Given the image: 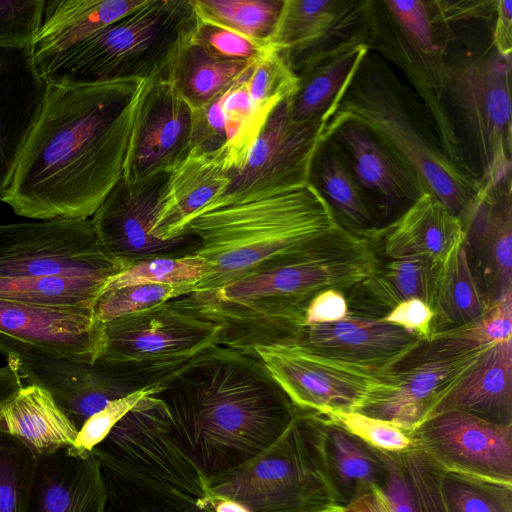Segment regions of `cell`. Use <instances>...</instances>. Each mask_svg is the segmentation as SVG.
<instances>
[{"label":"cell","instance_id":"bcb514c9","mask_svg":"<svg viewBox=\"0 0 512 512\" xmlns=\"http://www.w3.org/2000/svg\"><path fill=\"white\" fill-rule=\"evenodd\" d=\"M443 489L451 512H512V485L446 471Z\"/></svg>","mask_w":512,"mask_h":512},{"label":"cell","instance_id":"30bf717a","mask_svg":"<svg viewBox=\"0 0 512 512\" xmlns=\"http://www.w3.org/2000/svg\"><path fill=\"white\" fill-rule=\"evenodd\" d=\"M220 327L171 301L103 324L96 360L141 387L218 343Z\"/></svg>","mask_w":512,"mask_h":512},{"label":"cell","instance_id":"603a6c76","mask_svg":"<svg viewBox=\"0 0 512 512\" xmlns=\"http://www.w3.org/2000/svg\"><path fill=\"white\" fill-rule=\"evenodd\" d=\"M490 346L455 355L407 357L392 376L391 390L360 412L412 432Z\"/></svg>","mask_w":512,"mask_h":512},{"label":"cell","instance_id":"ffe728a7","mask_svg":"<svg viewBox=\"0 0 512 512\" xmlns=\"http://www.w3.org/2000/svg\"><path fill=\"white\" fill-rule=\"evenodd\" d=\"M422 342L381 319L349 314L333 323L301 325L279 343L292 345L324 360L389 378Z\"/></svg>","mask_w":512,"mask_h":512},{"label":"cell","instance_id":"6f0895ef","mask_svg":"<svg viewBox=\"0 0 512 512\" xmlns=\"http://www.w3.org/2000/svg\"><path fill=\"white\" fill-rule=\"evenodd\" d=\"M349 314L344 291L328 288L318 292L309 302L304 314V325L333 323L345 319Z\"/></svg>","mask_w":512,"mask_h":512},{"label":"cell","instance_id":"9f6ffc18","mask_svg":"<svg viewBox=\"0 0 512 512\" xmlns=\"http://www.w3.org/2000/svg\"><path fill=\"white\" fill-rule=\"evenodd\" d=\"M386 474L379 488L390 512H416L414 500L394 453L381 451Z\"/></svg>","mask_w":512,"mask_h":512},{"label":"cell","instance_id":"277c9868","mask_svg":"<svg viewBox=\"0 0 512 512\" xmlns=\"http://www.w3.org/2000/svg\"><path fill=\"white\" fill-rule=\"evenodd\" d=\"M183 231L198 238L199 246L191 255L209 268L192 292L211 290L316 253L354 234L309 183L260 199L201 210Z\"/></svg>","mask_w":512,"mask_h":512},{"label":"cell","instance_id":"6da1fadb","mask_svg":"<svg viewBox=\"0 0 512 512\" xmlns=\"http://www.w3.org/2000/svg\"><path fill=\"white\" fill-rule=\"evenodd\" d=\"M142 81L47 83L40 115L1 201L30 219H90L123 175Z\"/></svg>","mask_w":512,"mask_h":512},{"label":"cell","instance_id":"ac0fdd59","mask_svg":"<svg viewBox=\"0 0 512 512\" xmlns=\"http://www.w3.org/2000/svg\"><path fill=\"white\" fill-rule=\"evenodd\" d=\"M409 434L413 444L446 471L512 485V424L448 411L430 417Z\"/></svg>","mask_w":512,"mask_h":512},{"label":"cell","instance_id":"681fc988","mask_svg":"<svg viewBox=\"0 0 512 512\" xmlns=\"http://www.w3.org/2000/svg\"><path fill=\"white\" fill-rule=\"evenodd\" d=\"M189 41L219 59L232 61H259L274 49L270 43L250 39L199 16Z\"/></svg>","mask_w":512,"mask_h":512},{"label":"cell","instance_id":"7402d4cb","mask_svg":"<svg viewBox=\"0 0 512 512\" xmlns=\"http://www.w3.org/2000/svg\"><path fill=\"white\" fill-rule=\"evenodd\" d=\"M369 4L370 0H284L270 43L296 75L317 54L364 37Z\"/></svg>","mask_w":512,"mask_h":512},{"label":"cell","instance_id":"6125c7cd","mask_svg":"<svg viewBox=\"0 0 512 512\" xmlns=\"http://www.w3.org/2000/svg\"><path fill=\"white\" fill-rule=\"evenodd\" d=\"M339 512V511H338Z\"/></svg>","mask_w":512,"mask_h":512},{"label":"cell","instance_id":"836d02e7","mask_svg":"<svg viewBox=\"0 0 512 512\" xmlns=\"http://www.w3.org/2000/svg\"><path fill=\"white\" fill-rule=\"evenodd\" d=\"M256 62L219 59L187 39L172 59L166 78L192 109H198L246 82Z\"/></svg>","mask_w":512,"mask_h":512},{"label":"cell","instance_id":"9a60e30c","mask_svg":"<svg viewBox=\"0 0 512 512\" xmlns=\"http://www.w3.org/2000/svg\"><path fill=\"white\" fill-rule=\"evenodd\" d=\"M169 173H155L137 182L121 177L109 191L90 218L108 257L128 267L155 257H184L198 248V238L187 231L169 240L153 235Z\"/></svg>","mask_w":512,"mask_h":512},{"label":"cell","instance_id":"5bb4252c","mask_svg":"<svg viewBox=\"0 0 512 512\" xmlns=\"http://www.w3.org/2000/svg\"><path fill=\"white\" fill-rule=\"evenodd\" d=\"M92 451L185 494L209 500L207 480L173 442L166 407L155 392L139 399Z\"/></svg>","mask_w":512,"mask_h":512},{"label":"cell","instance_id":"680465c9","mask_svg":"<svg viewBox=\"0 0 512 512\" xmlns=\"http://www.w3.org/2000/svg\"><path fill=\"white\" fill-rule=\"evenodd\" d=\"M492 42L499 53L511 57L512 51V1L497 0L492 25Z\"/></svg>","mask_w":512,"mask_h":512},{"label":"cell","instance_id":"1f68e13d","mask_svg":"<svg viewBox=\"0 0 512 512\" xmlns=\"http://www.w3.org/2000/svg\"><path fill=\"white\" fill-rule=\"evenodd\" d=\"M0 432L18 440L38 459L71 447L78 429L49 392L29 384L0 408Z\"/></svg>","mask_w":512,"mask_h":512},{"label":"cell","instance_id":"8992f818","mask_svg":"<svg viewBox=\"0 0 512 512\" xmlns=\"http://www.w3.org/2000/svg\"><path fill=\"white\" fill-rule=\"evenodd\" d=\"M296 407V406H295ZM327 418L296 407L286 430L256 457L207 480L209 500L243 512H338L327 456Z\"/></svg>","mask_w":512,"mask_h":512},{"label":"cell","instance_id":"4dcf8cb0","mask_svg":"<svg viewBox=\"0 0 512 512\" xmlns=\"http://www.w3.org/2000/svg\"><path fill=\"white\" fill-rule=\"evenodd\" d=\"M379 239L389 259L417 257L440 265L462 244L463 230L460 219L426 192Z\"/></svg>","mask_w":512,"mask_h":512},{"label":"cell","instance_id":"ee69618b","mask_svg":"<svg viewBox=\"0 0 512 512\" xmlns=\"http://www.w3.org/2000/svg\"><path fill=\"white\" fill-rule=\"evenodd\" d=\"M37 458L0 432V512H28Z\"/></svg>","mask_w":512,"mask_h":512},{"label":"cell","instance_id":"ba28073f","mask_svg":"<svg viewBox=\"0 0 512 512\" xmlns=\"http://www.w3.org/2000/svg\"><path fill=\"white\" fill-rule=\"evenodd\" d=\"M196 21L191 0H145L76 45L42 78L81 87L166 77Z\"/></svg>","mask_w":512,"mask_h":512},{"label":"cell","instance_id":"f907efd6","mask_svg":"<svg viewBox=\"0 0 512 512\" xmlns=\"http://www.w3.org/2000/svg\"><path fill=\"white\" fill-rule=\"evenodd\" d=\"M45 5L46 0H0V49H30Z\"/></svg>","mask_w":512,"mask_h":512},{"label":"cell","instance_id":"4fadbf2b","mask_svg":"<svg viewBox=\"0 0 512 512\" xmlns=\"http://www.w3.org/2000/svg\"><path fill=\"white\" fill-rule=\"evenodd\" d=\"M254 353L294 406L326 418L360 412L393 386V375L386 378L337 364L284 343L257 346Z\"/></svg>","mask_w":512,"mask_h":512},{"label":"cell","instance_id":"91938a15","mask_svg":"<svg viewBox=\"0 0 512 512\" xmlns=\"http://www.w3.org/2000/svg\"><path fill=\"white\" fill-rule=\"evenodd\" d=\"M339 512H390V510L379 488H374L347 503Z\"/></svg>","mask_w":512,"mask_h":512},{"label":"cell","instance_id":"ab89813d","mask_svg":"<svg viewBox=\"0 0 512 512\" xmlns=\"http://www.w3.org/2000/svg\"><path fill=\"white\" fill-rule=\"evenodd\" d=\"M512 332V293L488 307L476 321L434 334L412 353L416 357L455 355L504 342Z\"/></svg>","mask_w":512,"mask_h":512},{"label":"cell","instance_id":"4316f807","mask_svg":"<svg viewBox=\"0 0 512 512\" xmlns=\"http://www.w3.org/2000/svg\"><path fill=\"white\" fill-rule=\"evenodd\" d=\"M145 0H46L31 55L41 77L71 49Z\"/></svg>","mask_w":512,"mask_h":512},{"label":"cell","instance_id":"f546056e","mask_svg":"<svg viewBox=\"0 0 512 512\" xmlns=\"http://www.w3.org/2000/svg\"><path fill=\"white\" fill-rule=\"evenodd\" d=\"M228 183L223 151L213 154L191 152L169 173L153 235L160 240L180 235L186 222L216 199Z\"/></svg>","mask_w":512,"mask_h":512},{"label":"cell","instance_id":"d6986e66","mask_svg":"<svg viewBox=\"0 0 512 512\" xmlns=\"http://www.w3.org/2000/svg\"><path fill=\"white\" fill-rule=\"evenodd\" d=\"M193 109L165 76L141 82L122 177L171 171L191 152Z\"/></svg>","mask_w":512,"mask_h":512},{"label":"cell","instance_id":"e0dca14e","mask_svg":"<svg viewBox=\"0 0 512 512\" xmlns=\"http://www.w3.org/2000/svg\"><path fill=\"white\" fill-rule=\"evenodd\" d=\"M0 353L20 378L45 389L78 431L109 402L142 388L102 362L56 356L0 334Z\"/></svg>","mask_w":512,"mask_h":512},{"label":"cell","instance_id":"f1b7e54d","mask_svg":"<svg viewBox=\"0 0 512 512\" xmlns=\"http://www.w3.org/2000/svg\"><path fill=\"white\" fill-rule=\"evenodd\" d=\"M368 52L364 37L356 36L311 58L296 74L289 96L291 118L325 126Z\"/></svg>","mask_w":512,"mask_h":512},{"label":"cell","instance_id":"d6a6232c","mask_svg":"<svg viewBox=\"0 0 512 512\" xmlns=\"http://www.w3.org/2000/svg\"><path fill=\"white\" fill-rule=\"evenodd\" d=\"M438 267L417 257L381 263L370 277L344 292L350 314L381 319L410 298H419L429 305Z\"/></svg>","mask_w":512,"mask_h":512},{"label":"cell","instance_id":"52a82bcc","mask_svg":"<svg viewBox=\"0 0 512 512\" xmlns=\"http://www.w3.org/2000/svg\"><path fill=\"white\" fill-rule=\"evenodd\" d=\"M494 15L456 24L445 62L447 109L473 153L481 186L512 168V59L493 45Z\"/></svg>","mask_w":512,"mask_h":512},{"label":"cell","instance_id":"60d3db41","mask_svg":"<svg viewBox=\"0 0 512 512\" xmlns=\"http://www.w3.org/2000/svg\"><path fill=\"white\" fill-rule=\"evenodd\" d=\"M191 1L200 18L263 43H270L284 5V0Z\"/></svg>","mask_w":512,"mask_h":512},{"label":"cell","instance_id":"11a10c76","mask_svg":"<svg viewBox=\"0 0 512 512\" xmlns=\"http://www.w3.org/2000/svg\"><path fill=\"white\" fill-rule=\"evenodd\" d=\"M433 319L432 309L419 298H410L398 303L381 318L382 321L399 327L422 341H428L432 337Z\"/></svg>","mask_w":512,"mask_h":512},{"label":"cell","instance_id":"cb8c5ba5","mask_svg":"<svg viewBox=\"0 0 512 512\" xmlns=\"http://www.w3.org/2000/svg\"><path fill=\"white\" fill-rule=\"evenodd\" d=\"M103 324L90 310L0 298V334L56 356L94 362L102 343Z\"/></svg>","mask_w":512,"mask_h":512},{"label":"cell","instance_id":"d590c367","mask_svg":"<svg viewBox=\"0 0 512 512\" xmlns=\"http://www.w3.org/2000/svg\"><path fill=\"white\" fill-rule=\"evenodd\" d=\"M97 457L107 490L105 512H216L211 502Z\"/></svg>","mask_w":512,"mask_h":512},{"label":"cell","instance_id":"f5cc1de1","mask_svg":"<svg viewBox=\"0 0 512 512\" xmlns=\"http://www.w3.org/2000/svg\"><path fill=\"white\" fill-rule=\"evenodd\" d=\"M158 384L142 388L126 397L109 402L92 415L78 431L74 444L68 450L74 454L91 452L110 431L112 426L143 396L156 392Z\"/></svg>","mask_w":512,"mask_h":512},{"label":"cell","instance_id":"816d5d0a","mask_svg":"<svg viewBox=\"0 0 512 512\" xmlns=\"http://www.w3.org/2000/svg\"><path fill=\"white\" fill-rule=\"evenodd\" d=\"M327 419L383 452L401 453L413 446L409 432L361 412L336 413Z\"/></svg>","mask_w":512,"mask_h":512},{"label":"cell","instance_id":"db71d44e","mask_svg":"<svg viewBox=\"0 0 512 512\" xmlns=\"http://www.w3.org/2000/svg\"><path fill=\"white\" fill-rule=\"evenodd\" d=\"M224 95L201 108L193 109L191 152L213 154L223 151L226 145L222 111Z\"/></svg>","mask_w":512,"mask_h":512},{"label":"cell","instance_id":"7bdbcfd3","mask_svg":"<svg viewBox=\"0 0 512 512\" xmlns=\"http://www.w3.org/2000/svg\"><path fill=\"white\" fill-rule=\"evenodd\" d=\"M222 111L226 130L223 154L229 173L242 165L265 120L257 114L246 82L233 86L225 93Z\"/></svg>","mask_w":512,"mask_h":512},{"label":"cell","instance_id":"b9f144b4","mask_svg":"<svg viewBox=\"0 0 512 512\" xmlns=\"http://www.w3.org/2000/svg\"><path fill=\"white\" fill-rule=\"evenodd\" d=\"M208 265L194 255L155 257L137 261L113 276L104 289L138 284H164L187 287L193 291L208 273Z\"/></svg>","mask_w":512,"mask_h":512},{"label":"cell","instance_id":"f35d334b","mask_svg":"<svg viewBox=\"0 0 512 512\" xmlns=\"http://www.w3.org/2000/svg\"><path fill=\"white\" fill-rule=\"evenodd\" d=\"M108 281L83 275L0 279V298L45 307L93 311Z\"/></svg>","mask_w":512,"mask_h":512},{"label":"cell","instance_id":"f6af8a7d","mask_svg":"<svg viewBox=\"0 0 512 512\" xmlns=\"http://www.w3.org/2000/svg\"><path fill=\"white\" fill-rule=\"evenodd\" d=\"M394 454L410 488L416 512H451L443 489L446 470L414 444Z\"/></svg>","mask_w":512,"mask_h":512},{"label":"cell","instance_id":"94428289","mask_svg":"<svg viewBox=\"0 0 512 512\" xmlns=\"http://www.w3.org/2000/svg\"><path fill=\"white\" fill-rule=\"evenodd\" d=\"M22 388L21 378L9 365L0 367V408Z\"/></svg>","mask_w":512,"mask_h":512},{"label":"cell","instance_id":"3957f363","mask_svg":"<svg viewBox=\"0 0 512 512\" xmlns=\"http://www.w3.org/2000/svg\"><path fill=\"white\" fill-rule=\"evenodd\" d=\"M380 264L373 242L353 234L316 253L171 302L219 326L218 345L255 354V347L279 343L304 325L305 310L318 292H346Z\"/></svg>","mask_w":512,"mask_h":512},{"label":"cell","instance_id":"7a4b0ae2","mask_svg":"<svg viewBox=\"0 0 512 512\" xmlns=\"http://www.w3.org/2000/svg\"><path fill=\"white\" fill-rule=\"evenodd\" d=\"M157 384L173 442L206 479L256 457L296 411L255 354L218 344Z\"/></svg>","mask_w":512,"mask_h":512},{"label":"cell","instance_id":"484cf974","mask_svg":"<svg viewBox=\"0 0 512 512\" xmlns=\"http://www.w3.org/2000/svg\"><path fill=\"white\" fill-rule=\"evenodd\" d=\"M107 490L93 451L68 448L37 459L28 512H105Z\"/></svg>","mask_w":512,"mask_h":512},{"label":"cell","instance_id":"44dd1931","mask_svg":"<svg viewBox=\"0 0 512 512\" xmlns=\"http://www.w3.org/2000/svg\"><path fill=\"white\" fill-rule=\"evenodd\" d=\"M460 221L469 269L491 306L512 293L511 174L483 185Z\"/></svg>","mask_w":512,"mask_h":512},{"label":"cell","instance_id":"d4e9b609","mask_svg":"<svg viewBox=\"0 0 512 512\" xmlns=\"http://www.w3.org/2000/svg\"><path fill=\"white\" fill-rule=\"evenodd\" d=\"M46 90L29 48L0 49V201L38 120Z\"/></svg>","mask_w":512,"mask_h":512},{"label":"cell","instance_id":"c3c4849f","mask_svg":"<svg viewBox=\"0 0 512 512\" xmlns=\"http://www.w3.org/2000/svg\"><path fill=\"white\" fill-rule=\"evenodd\" d=\"M296 83V75L274 47L255 63L246 89L257 114L265 120L279 102L293 93Z\"/></svg>","mask_w":512,"mask_h":512},{"label":"cell","instance_id":"e575fe53","mask_svg":"<svg viewBox=\"0 0 512 512\" xmlns=\"http://www.w3.org/2000/svg\"><path fill=\"white\" fill-rule=\"evenodd\" d=\"M308 183L347 230L373 242L378 239L382 229L358 184L335 149L322 139L312 157Z\"/></svg>","mask_w":512,"mask_h":512},{"label":"cell","instance_id":"7c38bea8","mask_svg":"<svg viewBox=\"0 0 512 512\" xmlns=\"http://www.w3.org/2000/svg\"><path fill=\"white\" fill-rule=\"evenodd\" d=\"M323 128L319 123L294 121L289 96L279 102L266 117L242 165L228 173L225 190L201 210L252 201L307 184Z\"/></svg>","mask_w":512,"mask_h":512},{"label":"cell","instance_id":"74e56055","mask_svg":"<svg viewBox=\"0 0 512 512\" xmlns=\"http://www.w3.org/2000/svg\"><path fill=\"white\" fill-rule=\"evenodd\" d=\"M327 421L329 467L346 505L374 488L381 487L386 474L385 462L380 450L340 425Z\"/></svg>","mask_w":512,"mask_h":512},{"label":"cell","instance_id":"5b68a950","mask_svg":"<svg viewBox=\"0 0 512 512\" xmlns=\"http://www.w3.org/2000/svg\"><path fill=\"white\" fill-rule=\"evenodd\" d=\"M331 118H353L367 125L418 175L427 192L459 219L481 189L478 175L446 156L412 89L370 50Z\"/></svg>","mask_w":512,"mask_h":512},{"label":"cell","instance_id":"7dc6e473","mask_svg":"<svg viewBox=\"0 0 512 512\" xmlns=\"http://www.w3.org/2000/svg\"><path fill=\"white\" fill-rule=\"evenodd\" d=\"M191 293L187 287L164 284H138L103 289L94 309L100 323L151 309L177 297Z\"/></svg>","mask_w":512,"mask_h":512},{"label":"cell","instance_id":"8fae6325","mask_svg":"<svg viewBox=\"0 0 512 512\" xmlns=\"http://www.w3.org/2000/svg\"><path fill=\"white\" fill-rule=\"evenodd\" d=\"M126 268L102 251L90 219L0 224V279L83 275L110 280Z\"/></svg>","mask_w":512,"mask_h":512},{"label":"cell","instance_id":"83f0119b","mask_svg":"<svg viewBox=\"0 0 512 512\" xmlns=\"http://www.w3.org/2000/svg\"><path fill=\"white\" fill-rule=\"evenodd\" d=\"M463 411L493 423L512 424V339L488 347L433 405L425 420Z\"/></svg>","mask_w":512,"mask_h":512},{"label":"cell","instance_id":"2e32d148","mask_svg":"<svg viewBox=\"0 0 512 512\" xmlns=\"http://www.w3.org/2000/svg\"><path fill=\"white\" fill-rule=\"evenodd\" d=\"M321 139L341 157L381 229L427 192L418 175L364 123L353 118H331Z\"/></svg>","mask_w":512,"mask_h":512},{"label":"cell","instance_id":"8d00e7d4","mask_svg":"<svg viewBox=\"0 0 512 512\" xmlns=\"http://www.w3.org/2000/svg\"><path fill=\"white\" fill-rule=\"evenodd\" d=\"M433 311L432 336L479 319L488 309L469 269L463 244L439 265L429 303Z\"/></svg>","mask_w":512,"mask_h":512},{"label":"cell","instance_id":"9c48e42d","mask_svg":"<svg viewBox=\"0 0 512 512\" xmlns=\"http://www.w3.org/2000/svg\"><path fill=\"white\" fill-rule=\"evenodd\" d=\"M454 25L437 0H370L364 39L369 50L399 69L422 103L446 156L467 163L445 101V62Z\"/></svg>","mask_w":512,"mask_h":512}]
</instances>
